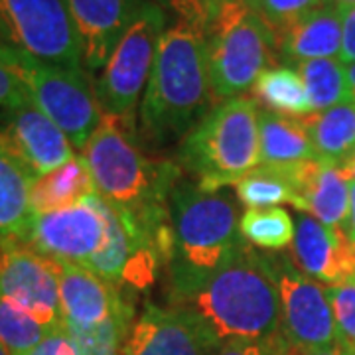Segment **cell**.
I'll return each instance as SVG.
<instances>
[{"label":"cell","instance_id":"obj_38","mask_svg":"<svg viewBox=\"0 0 355 355\" xmlns=\"http://www.w3.org/2000/svg\"><path fill=\"white\" fill-rule=\"evenodd\" d=\"M343 231L347 239L355 245V180H349V211H347Z\"/></svg>","mask_w":355,"mask_h":355},{"label":"cell","instance_id":"obj_32","mask_svg":"<svg viewBox=\"0 0 355 355\" xmlns=\"http://www.w3.org/2000/svg\"><path fill=\"white\" fill-rule=\"evenodd\" d=\"M180 18V22L190 24L205 32L221 10L225 0H160Z\"/></svg>","mask_w":355,"mask_h":355},{"label":"cell","instance_id":"obj_4","mask_svg":"<svg viewBox=\"0 0 355 355\" xmlns=\"http://www.w3.org/2000/svg\"><path fill=\"white\" fill-rule=\"evenodd\" d=\"M259 103L249 97L219 101L180 142L178 160L209 191L235 186L261 166Z\"/></svg>","mask_w":355,"mask_h":355},{"label":"cell","instance_id":"obj_16","mask_svg":"<svg viewBox=\"0 0 355 355\" xmlns=\"http://www.w3.org/2000/svg\"><path fill=\"white\" fill-rule=\"evenodd\" d=\"M292 261L310 279L338 284L355 275V245L343 229L322 225L312 216L296 217Z\"/></svg>","mask_w":355,"mask_h":355},{"label":"cell","instance_id":"obj_7","mask_svg":"<svg viewBox=\"0 0 355 355\" xmlns=\"http://www.w3.org/2000/svg\"><path fill=\"white\" fill-rule=\"evenodd\" d=\"M0 55L22 79L32 101L64 130L77 153H81L105 114L95 81H91L87 71L46 64L4 46H0Z\"/></svg>","mask_w":355,"mask_h":355},{"label":"cell","instance_id":"obj_14","mask_svg":"<svg viewBox=\"0 0 355 355\" xmlns=\"http://www.w3.org/2000/svg\"><path fill=\"white\" fill-rule=\"evenodd\" d=\"M76 30L81 64L99 76L146 0H65Z\"/></svg>","mask_w":355,"mask_h":355},{"label":"cell","instance_id":"obj_1","mask_svg":"<svg viewBox=\"0 0 355 355\" xmlns=\"http://www.w3.org/2000/svg\"><path fill=\"white\" fill-rule=\"evenodd\" d=\"M168 308L188 318L214 349L277 336L280 296L272 254L249 243L216 270L191 272L170 266Z\"/></svg>","mask_w":355,"mask_h":355},{"label":"cell","instance_id":"obj_13","mask_svg":"<svg viewBox=\"0 0 355 355\" xmlns=\"http://www.w3.org/2000/svg\"><path fill=\"white\" fill-rule=\"evenodd\" d=\"M105 239V219L95 193L83 202L32 217L20 241L55 263L87 265Z\"/></svg>","mask_w":355,"mask_h":355},{"label":"cell","instance_id":"obj_33","mask_svg":"<svg viewBox=\"0 0 355 355\" xmlns=\"http://www.w3.org/2000/svg\"><path fill=\"white\" fill-rule=\"evenodd\" d=\"M26 101H32L28 89L22 83V79L16 76V71L0 55V109L16 107Z\"/></svg>","mask_w":355,"mask_h":355},{"label":"cell","instance_id":"obj_31","mask_svg":"<svg viewBox=\"0 0 355 355\" xmlns=\"http://www.w3.org/2000/svg\"><path fill=\"white\" fill-rule=\"evenodd\" d=\"M247 2L277 34L280 30L288 28L292 22H296L298 18H302L304 14L330 0H247Z\"/></svg>","mask_w":355,"mask_h":355},{"label":"cell","instance_id":"obj_11","mask_svg":"<svg viewBox=\"0 0 355 355\" xmlns=\"http://www.w3.org/2000/svg\"><path fill=\"white\" fill-rule=\"evenodd\" d=\"M0 296L50 328H64L58 265L16 237H0Z\"/></svg>","mask_w":355,"mask_h":355},{"label":"cell","instance_id":"obj_19","mask_svg":"<svg viewBox=\"0 0 355 355\" xmlns=\"http://www.w3.org/2000/svg\"><path fill=\"white\" fill-rule=\"evenodd\" d=\"M280 65L310 60H340L342 12L334 2H324L288 28L275 34Z\"/></svg>","mask_w":355,"mask_h":355},{"label":"cell","instance_id":"obj_15","mask_svg":"<svg viewBox=\"0 0 355 355\" xmlns=\"http://www.w3.org/2000/svg\"><path fill=\"white\" fill-rule=\"evenodd\" d=\"M65 330H91L116 316L132 314L123 286L101 279L87 266L55 263Z\"/></svg>","mask_w":355,"mask_h":355},{"label":"cell","instance_id":"obj_30","mask_svg":"<svg viewBox=\"0 0 355 355\" xmlns=\"http://www.w3.org/2000/svg\"><path fill=\"white\" fill-rule=\"evenodd\" d=\"M326 294L336 320L338 342L355 355V275L338 284H328Z\"/></svg>","mask_w":355,"mask_h":355},{"label":"cell","instance_id":"obj_20","mask_svg":"<svg viewBox=\"0 0 355 355\" xmlns=\"http://www.w3.org/2000/svg\"><path fill=\"white\" fill-rule=\"evenodd\" d=\"M322 164L342 168L355 158V103L347 101L300 119Z\"/></svg>","mask_w":355,"mask_h":355},{"label":"cell","instance_id":"obj_26","mask_svg":"<svg viewBox=\"0 0 355 355\" xmlns=\"http://www.w3.org/2000/svg\"><path fill=\"white\" fill-rule=\"evenodd\" d=\"M237 200L247 209L279 207L282 203L294 205V186L286 168L277 166H257L235 186Z\"/></svg>","mask_w":355,"mask_h":355},{"label":"cell","instance_id":"obj_21","mask_svg":"<svg viewBox=\"0 0 355 355\" xmlns=\"http://www.w3.org/2000/svg\"><path fill=\"white\" fill-rule=\"evenodd\" d=\"M259 135H261V166L284 168L304 160H318L312 140L300 119L282 116L261 109Z\"/></svg>","mask_w":355,"mask_h":355},{"label":"cell","instance_id":"obj_27","mask_svg":"<svg viewBox=\"0 0 355 355\" xmlns=\"http://www.w3.org/2000/svg\"><path fill=\"white\" fill-rule=\"evenodd\" d=\"M296 223L282 207L247 209L241 216V235L253 247L282 251L294 241Z\"/></svg>","mask_w":355,"mask_h":355},{"label":"cell","instance_id":"obj_41","mask_svg":"<svg viewBox=\"0 0 355 355\" xmlns=\"http://www.w3.org/2000/svg\"><path fill=\"white\" fill-rule=\"evenodd\" d=\"M0 355H12L10 354V349H8V347H6L2 342H0Z\"/></svg>","mask_w":355,"mask_h":355},{"label":"cell","instance_id":"obj_8","mask_svg":"<svg viewBox=\"0 0 355 355\" xmlns=\"http://www.w3.org/2000/svg\"><path fill=\"white\" fill-rule=\"evenodd\" d=\"M164 32V10L154 2H144L95 81V91L105 113L135 116Z\"/></svg>","mask_w":355,"mask_h":355},{"label":"cell","instance_id":"obj_39","mask_svg":"<svg viewBox=\"0 0 355 355\" xmlns=\"http://www.w3.org/2000/svg\"><path fill=\"white\" fill-rule=\"evenodd\" d=\"M347 67V87H349V101L355 103V64L345 65Z\"/></svg>","mask_w":355,"mask_h":355},{"label":"cell","instance_id":"obj_6","mask_svg":"<svg viewBox=\"0 0 355 355\" xmlns=\"http://www.w3.org/2000/svg\"><path fill=\"white\" fill-rule=\"evenodd\" d=\"M205 40L217 103L243 95L266 69L279 65L275 32L247 0H225Z\"/></svg>","mask_w":355,"mask_h":355},{"label":"cell","instance_id":"obj_2","mask_svg":"<svg viewBox=\"0 0 355 355\" xmlns=\"http://www.w3.org/2000/svg\"><path fill=\"white\" fill-rule=\"evenodd\" d=\"M95 193L109 205L125 209L148 229L166 263L174 254L170 225V193L176 188L180 168L172 162L146 158L135 139L132 116L103 114L101 123L81 150Z\"/></svg>","mask_w":355,"mask_h":355},{"label":"cell","instance_id":"obj_17","mask_svg":"<svg viewBox=\"0 0 355 355\" xmlns=\"http://www.w3.org/2000/svg\"><path fill=\"white\" fill-rule=\"evenodd\" d=\"M214 347L184 314L148 304L127 334L123 355H214Z\"/></svg>","mask_w":355,"mask_h":355},{"label":"cell","instance_id":"obj_29","mask_svg":"<svg viewBox=\"0 0 355 355\" xmlns=\"http://www.w3.org/2000/svg\"><path fill=\"white\" fill-rule=\"evenodd\" d=\"M132 326V314L116 316L91 330H67L77 355H123V345Z\"/></svg>","mask_w":355,"mask_h":355},{"label":"cell","instance_id":"obj_22","mask_svg":"<svg viewBox=\"0 0 355 355\" xmlns=\"http://www.w3.org/2000/svg\"><path fill=\"white\" fill-rule=\"evenodd\" d=\"M95 193V186L89 174V168L81 154H76L69 162L60 166L46 176L38 178L32 184L30 203L34 216L64 209L69 205L83 202Z\"/></svg>","mask_w":355,"mask_h":355},{"label":"cell","instance_id":"obj_36","mask_svg":"<svg viewBox=\"0 0 355 355\" xmlns=\"http://www.w3.org/2000/svg\"><path fill=\"white\" fill-rule=\"evenodd\" d=\"M342 12V51L340 62L345 65L355 64V4L340 6Z\"/></svg>","mask_w":355,"mask_h":355},{"label":"cell","instance_id":"obj_37","mask_svg":"<svg viewBox=\"0 0 355 355\" xmlns=\"http://www.w3.org/2000/svg\"><path fill=\"white\" fill-rule=\"evenodd\" d=\"M279 355H354L352 352H347L342 343L338 342L331 347H322V349H306V347H296L286 342L282 336H280V347Z\"/></svg>","mask_w":355,"mask_h":355},{"label":"cell","instance_id":"obj_12","mask_svg":"<svg viewBox=\"0 0 355 355\" xmlns=\"http://www.w3.org/2000/svg\"><path fill=\"white\" fill-rule=\"evenodd\" d=\"M0 142L32 184L76 156L64 130L34 101L0 109Z\"/></svg>","mask_w":355,"mask_h":355},{"label":"cell","instance_id":"obj_25","mask_svg":"<svg viewBox=\"0 0 355 355\" xmlns=\"http://www.w3.org/2000/svg\"><path fill=\"white\" fill-rule=\"evenodd\" d=\"M302 77L314 113L349 101L347 67L340 60H310L291 65Z\"/></svg>","mask_w":355,"mask_h":355},{"label":"cell","instance_id":"obj_24","mask_svg":"<svg viewBox=\"0 0 355 355\" xmlns=\"http://www.w3.org/2000/svg\"><path fill=\"white\" fill-rule=\"evenodd\" d=\"M254 99L265 107V111L292 116V119H304L314 113L312 101L308 95L302 77L298 71L288 65H275L266 69L263 76L254 81Z\"/></svg>","mask_w":355,"mask_h":355},{"label":"cell","instance_id":"obj_35","mask_svg":"<svg viewBox=\"0 0 355 355\" xmlns=\"http://www.w3.org/2000/svg\"><path fill=\"white\" fill-rule=\"evenodd\" d=\"M22 355H77V349L69 331L65 330L64 326V328L51 330L38 345H34Z\"/></svg>","mask_w":355,"mask_h":355},{"label":"cell","instance_id":"obj_23","mask_svg":"<svg viewBox=\"0 0 355 355\" xmlns=\"http://www.w3.org/2000/svg\"><path fill=\"white\" fill-rule=\"evenodd\" d=\"M32 180L0 142V237L20 239L32 223Z\"/></svg>","mask_w":355,"mask_h":355},{"label":"cell","instance_id":"obj_18","mask_svg":"<svg viewBox=\"0 0 355 355\" xmlns=\"http://www.w3.org/2000/svg\"><path fill=\"white\" fill-rule=\"evenodd\" d=\"M284 168L294 186V207L310 214L326 227L343 229L349 211V182L320 160H304Z\"/></svg>","mask_w":355,"mask_h":355},{"label":"cell","instance_id":"obj_40","mask_svg":"<svg viewBox=\"0 0 355 355\" xmlns=\"http://www.w3.org/2000/svg\"><path fill=\"white\" fill-rule=\"evenodd\" d=\"M336 6H354L355 0H330Z\"/></svg>","mask_w":355,"mask_h":355},{"label":"cell","instance_id":"obj_28","mask_svg":"<svg viewBox=\"0 0 355 355\" xmlns=\"http://www.w3.org/2000/svg\"><path fill=\"white\" fill-rule=\"evenodd\" d=\"M51 330L32 316L22 306L14 304L0 296V342L4 343L12 355H22L34 345H38Z\"/></svg>","mask_w":355,"mask_h":355},{"label":"cell","instance_id":"obj_9","mask_svg":"<svg viewBox=\"0 0 355 355\" xmlns=\"http://www.w3.org/2000/svg\"><path fill=\"white\" fill-rule=\"evenodd\" d=\"M0 46L85 71L65 0H0Z\"/></svg>","mask_w":355,"mask_h":355},{"label":"cell","instance_id":"obj_34","mask_svg":"<svg viewBox=\"0 0 355 355\" xmlns=\"http://www.w3.org/2000/svg\"><path fill=\"white\" fill-rule=\"evenodd\" d=\"M280 334L266 340H245V342H229L217 347L214 355H279Z\"/></svg>","mask_w":355,"mask_h":355},{"label":"cell","instance_id":"obj_3","mask_svg":"<svg viewBox=\"0 0 355 355\" xmlns=\"http://www.w3.org/2000/svg\"><path fill=\"white\" fill-rule=\"evenodd\" d=\"M214 103L205 32L178 22L158 44L140 105L142 135L158 146L182 139L214 109Z\"/></svg>","mask_w":355,"mask_h":355},{"label":"cell","instance_id":"obj_5","mask_svg":"<svg viewBox=\"0 0 355 355\" xmlns=\"http://www.w3.org/2000/svg\"><path fill=\"white\" fill-rule=\"evenodd\" d=\"M170 225L174 235L172 268L216 270L249 245L241 235L237 196L203 190L198 182H180L172 190Z\"/></svg>","mask_w":355,"mask_h":355},{"label":"cell","instance_id":"obj_10","mask_svg":"<svg viewBox=\"0 0 355 355\" xmlns=\"http://www.w3.org/2000/svg\"><path fill=\"white\" fill-rule=\"evenodd\" d=\"M272 266L279 282L280 336L306 349L336 345L338 331L326 286L304 275L291 254L275 253Z\"/></svg>","mask_w":355,"mask_h":355}]
</instances>
